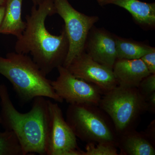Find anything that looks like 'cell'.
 I'll use <instances>...</instances> for the list:
<instances>
[{
    "instance_id": "obj_1",
    "label": "cell",
    "mask_w": 155,
    "mask_h": 155,
    "mask_svg": "<svg viewBox=\"0 0 155 155\" xmlns=\"http://www.w3.org/2000/svg\"><path fill=\"white\" fill-rule=\"evenodd\" d=\"M55 14L53 0H44L38 8L32 6L30 15L25 17L26 28L15 46L16 52L30 54L46 75L63 66L69 51V41L64 25L58 35L51 34L46 28L47 17Z\"/></svg>"
},
{
    "instance_id": "obj_2",
    "label": "cell",
    "mask_w": 155,
    "mask_h": 155,
    "mask_svg": "<svg viewBox=\"0 0 155 155\" xmlns=\"http://www.w3.org/2000/svg\"><path fill=\"white\" fill-rule=\"evenodd\" d=\"M33 100L30 110L20 113L13 104L5 84H0L1 125L16 134L24 155H46L50 125L48 100L38 97Z\"/></svg>"
},
{
    "instance_id": "obj_3",
    "label": "cell",
    "mask_w": 155,
    "mask_h": 155,
    "mask_svg": "<svg viewBox=\"0 0 155 155\" xmlns=\"http://www.w3.org/2000/svg\"><path fill=\"white\" fill-rule=\"evenodd\" d=\"M0 74L11 82L22 102H29L38 97L64 102L53 89L51 80L27 54L15 52L5 58L0 57Z\"/></svg>"
},
{
    "instance_id": "obj_4",
    "label": "cell",
    "mask_w": 155,
    "mask_h": 155,
    "mask_svg": "<svg viewBox=\"0 0 155 155\" xmlns=\"http://www.w3.org/2000/svg\"><path fill=\"white\" fill-rule=\"evenodd\" d=\"M66 120L76 137L82 141L87 143L109 142L117 146L118 135L113 122L99 106L69 104Z\"/></svg>"
},
{
    "instance_id": "obj_5",
    "label": "cell",
    "mask_w": 155,
    "mask_h": 155,
    "mask_svg": "<svg viewBox=\"0 0 155 155\" xmlns=\"http://www.w3.org/2000/svg\"><path fill=\"white\" fill-rule=\"evenodd\" d=\"M98 106L110 118L118 135L136 129L147 112L145 99L137 87L117 86L103 94Z\"/></svg>"
},
{
    "instance_id": "obj_6",
    "label": "cell",
    "mask_w": 155,
    "mask_h": 155,
    "mask_svg": "<svg viewBox=\"0 0 155 155\" xmlns=\"http://www.w3.org/2000/svg\"><path fill=\"white\" fill-rule=\"evenodd\" d=\"M56 14L64 20L69 41L68 54L63 66L67 68L72 60L84 51L89 31L99 20L96 16H88L75 10L68 0H53Z\"/></svg>"
},
{
    "instance_id": "obj_7",
    "label": "cell",
    "mask_w": 155,
    "mask_h": 155,
    "mask_svg": "<svg viewBox=\"0 0 155 155\" xmlns=\"http://www.w3.org/2000/svg\"><path fill=\"white\" fill-rule=\"evenodd\" d=\"M59 76L51 84L58 96L69 104H92L99 105L103 93L95 85L78 78L67 68H58Z\"/></svg>"
},
{
    "instance_id": "obj_8",
    "label": "cell",
    "mask_w": 155,
    "mask_h": 155,
    "mask_svg": "<svg viewBox=\"0 0 155 155\" xmlns=\"http://www.w3.org/2000/svg\"><path fill=\"white\" fill-rule=\"evenodd\" d=\"M50 125L46 155H82L77 139L57 103L48 101Z\"/></svg>"
},
{
    "instance_id": "obj_9",
    "label": "cell",
    "mask_w": 155,
    "mask_h": 155,
    "mask_svg": "<svg viewBox=\"0 0 155 155\" xmlns=\"http://www.w3.org/2000/svg\"><path fill=\"white\" fill-rule=\"evenodd\" d=\"M67 69L75 77L96 86L103 94L118 86L113 69L94 61L84 51Z\"/></svg>"
},
{
    "instance_id": "obj_10",
    "label": "cell",
    "mask_w": 155,
    "mask_h": 155,
    "mask_svg": "<svg viewBox=\"0 0 155 155\" xmlns=\"http://www.w3.org/2000/svg\"><path fill=\"white\" fill-rule=\"evenodd\" d=\"M116 36L94 25L87 35L84 51L94 61L113 69L117 60Z\"/></svg>"
},
{
    "instance_id": "obj_11",
    "label": "cell",
    "mask_w": 155,
    "mask_h": 155,
    "mask_svg": "<svg viewBox=\"0 0 155 155\" xmlns=\"http://www.w3.org/2000/svg\"><path fill=\"white\" fill-rule=\"evenodd\" d=\"M113 71L118 86L123 87H137L141 81L150 74L140 59H117Z\"/></svg>"
},
{
    "instance_id": "obj_12",
    "label": "cell",
    "mask_w": 155,
    "mask_h": 155,
    "mask_svg": "<svg viewBox=\"0 0 155 155\" xmlns=\"http://www.w3.org/2000/svg\"><path fill=\"white\" fill-rule=\"evenodd\" d=\"M114 5L125 9L132 16L134 21L145 30L155 28V3L139 0H105L102 6Z\"/></svg>"
},
{
    "instance_id": "obj_13",
    "label": "cell",
    "mask_w": 155,
    "mask_h": 155,
    "mask_svg": "<svg viewBox=\"0 0 155 155\" xmlns=\"http://www.w3.org/2000/svg\"><path fill=\"white\" fill-rule=\"evenodd\" d=\"M117 147L119 155H155V146L143 132L136 129L118 135Z\"/></svg>"
},
{
    "instance_id": "obj_14",
    "label": "cell",
    "mask_w": 155,
    "mask_h": 155,
    "mask_svg": "<svg viewBox=\"0 0 155 155\" xmlns=\"http://www.w3.org/2000/svg\"><path fill=\"white\" fill-rule=\"evenodd\" d=\"M23 0H5V16L0 27V34L12 35L17 38L21 36L26 28V22L22 19Z\"/></svg>"
},
{
    "instance_id": "obj_15",
    "label": "cell",
    "mask_w": 155,
    "mask_h": 155,
    "mask_svg": "<svg viewBox=\"0 0 155 155\" xmlns=\"http://www.w3.org/2000/svg\"><path fill=\"white\" fill-rule=\"evenodd\" d=\"M117 59H140L147 53L155 51V48L142 42L125 38L116 35Z\"/></svg>"
},
{
    "instance_id": "obj_16",
    "label": "cell",
    "mask_w": 155,
    "mask_h": 155,
    "mask_svg": "<svg viewBox=\"0 0 155 155\" xmlns=\"http://www.w3.org/2000/svg\"><path fill=\"white\" fill-rule=\"evenodd\" d=\"M0 155H24L22 146L13 131H0Z\"/></svg>"
},
{
    "instance_id": "obj_17",
    "label": "cell",
    "mask_w": 155,
    "mask_h": 155,
    "mask_svg": "<svg viewBox=\"0 0 155 155\" xmlns=\"http://www.w3.org/2000/svg\"><path fill=\"white\" fill-rule=\"evenodd\" d=\"M118 147L115 143L109 142L87 143L82 155H119Z\"/></svg>"
},
{
    "instance_id": "obj_18",
    "label": "cell",
    "mask_w": 155,
    "mask_h": 155,
    "mask_svg": "<svg viewBox=\"0 0 155 155\" xmlns=\"http://www.w3.org/2000/svg\"><path fill=\"white\" fill-rule=\"evenodd\" d=\"M137 88L145 99L155 93V74H150L145 77Z\"/></svg>"
},
{
    "instance_id": "obj_19",
    "label": "cell",
    "mask_w": 155,
    "mask_h": 155,
    "mask_svg": "<svg viewBox=\"0 0 155 155\" xmlns=\"http://www.w3.org/2000/svg\"><path fill=\"white\" fill-rule=\"evenodd\" d=\"M140 59L146 66L150 74H155V51L146 54Z\"/></svg>"
},
{
    "instance_id": "obj_20",
    "label": "cell",
    "mask_w": 155,
    "mask_h": 155,
    "mask_svg": "<svg viewBox=\"0 0 155 155\" xmlns=\"http://www.w3.org/2000/svg\"><path fill=\"white\" fill-rule=\"evenodd\" d=\"M145 135L155 146V120L154 119L148 125L144 132Z\"/></svg>"
},
{
    "instance_id": "obj_21",
    "label": "cell",
    "mask_w": 155,
    "mask_h": 155,
    "mask_svg": "<svg viewBox=\"0 0 155 155\" xmlns=\"http://www.w3.org/2000/svg\"><path fill=\"white\" fill-rule=\"evenodd\" d=\"M146 102L147 112L152 114L155 113V92L147 97L145 99Z\"/></svg>"
},
{
    "instance_id": "obj_22",
    "label": "cell",
    "mask_w": 155,
    "mask_h": 155,
    "mask_svg": "<svg viewBox=\"0 0 155 155\" xmlns=\"http://www.w3.org/2000/svg\"><path fill=\"white\" fill-rule=\"evenodd\" d=\"M5 5L0 6V27L2 23L4 16H5Z\"/></svg>"
},
{
    "instance_id": "obj_23",
    "label": "cell",
    "mask_w": 155,
    "mask_h": 155,
    "mask_svg": "<svg viewBox=\"0 0 155 155\" xmlns=\"http://www.w3.org/2000/svg\"><path fill=\"white\" fill-rule=\"evenodd\" d=\"M44 1V0H32L33 5L37 6V7L39 5Z\"/></svg>"
},
{
    "instance_id": "obj_24",
    "label": "cell",
    "mask_w": 155,
    "mask_h": 155,
    "mask_svg": "<svg viewBox=\"0 0 155 155\" xmlns=\"http://www.w3.org/2000/svg\"><path fill=\"white\" fill-rule=\"evenodd\" d=\"M96 1H97V2L100 5L102 6L103 3L105 2V0H96Z\"/></svg>"
},
{
    "instance_id": "obj_25",
    "label": "cell",
    "mask_w": 155,
    "mask_h": 155,
    "mask_svg": "<svg viewBox=\"0 0 155 155\" xmlns=\"http://www.w3.org/2000/svg\"><path fill=\"white\" fill-rule=\"evenodd\" d=\"M5 0H0V6L5 5Z\"/></svg>"
},
{
    "instance_id": "obj_26",
    "label": "cell",
    "mask_w": 155,
    "mask_h": 155,
    "mask_svg": "<svg viewBox=\"0 0 155 155\" xmlns=\"http://www.w3.org/2000/svg\"><path fill=\"white\" fill-rule=\"evenodd\" d=\"M1 122H2V120H1V116H0V125L1 124Z\"/></svg>"
}]
</instances>
